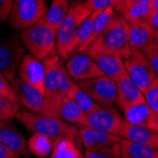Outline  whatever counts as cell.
Returning <instances> with one entry per match:
<instances>
[{"label": "cell", "instance_id": "6da1fadb", "mask_svg": "<svg viewBox=\"0 0 158 158\" xmlns=\"http://www.w3.org/2000/svg\"><path fill=\"white\" fill-rule=\"evenodd\" d=\"M30 132L49 138L53 146L61 140H70L80 148V129L69 125L59 118L44 116L31 112H21L15 117Z\"/></svg>", "mask_w": 158, "mask_h": 158}, {"label": "cell", "instance_id": "7a4b0ae2", "mask_svg": "<svg viewBox=\"0 0 158 158\" xmlns=\"http://www.w3.org/2000/svg\"><path fill=\"white\" fill-rule=\"evenodd\" d=\"M56 34L57 32L42 19L24 30L20 34V41L31 55L43 61L58 55L56 48Z\"/></svg>", "mask_w": 158, "mask_h": 158}, {"label": "cell", "instance_id": "3957f363", "mask_svg": "<svg viewBox=\"0 0 158 158\" xmlns=\"http://www.w3.org/2000/svg\"><path fill=\"white\" fill-rule=\"evenodd\" d=\"M45 66V97L52 104L60 97L66 96L74 84L59 55L43 60Z\"/></svg>", "mask_w": 158, "mask_h": 158}, {"label": "cell", "instance_id": "277c9868", "mask_svg": "<svg viewBox=\"0 0 158 158\" xmlns=\"http://www.w3.org/2000/svg\"><path fill=\"white\" fill-rule=\"evenodd\" d=\"M130 27L124 18L114 13L102 33L97 39L106 48L118 52L123 60L131 56Z\"/></svg>", "mask_w": 158, "mask_h": 158}, {"label": "cell", "instance_id": "5b68a950", "mask_svg": "<svg viewBox=\"0 0 158 158\" xmlns=\"http://www.w3.org/2000/svg\"><path fill=\"white\" fill-rule=\"evenodd\" d=\"M48 11L45 0H13L9 24L15 31H23L44 18Z\"/></svg>", "mask_w": 158, "mask_h": 158}, {"label": "cell", "instance_id": "8992f818", "mask_svg": "<svg viewBox=\"0 0 158 158\" xmlns=\"http://www.w3.org/2000/svg\"><path fill=\"white\" fill-rule=\"evenodd\" d=\"M91 12L86 9L83 2H74L70 5L69 10L56 34L57 53L62 58H65L67 49L72 41L79 26L87 18Z\"/></svg>", "mask_w": 158, "mask_h": 158}, {"label": "cell", "instance_id": "52a82bcc", "mask_svg": "<svg viewBox=\"0 0 158 158\" xmlns=\"http://www.w3.org/2000/svg\"><path fill=\"white\" fill-rule=\"evenodd\" d=\"M81 53L91 58L104 75L114 81L126 72L124 60L121 55L117 51L106 48L98 40H95Z\"/></svg>", "mask_w": 158, "mask_h": 158}, {"label": "cell", "instance_id": "ba28073f", "mask_svg": "<svg viewBox=\"0 0 158 158\" xmlns=\"http://www.w3.org/2000/svg\"><path fill=\"white\" fill-rule=\"evenodd\" d=\"M10 83L15 92L18 102L23 104L27 109L35 114L59 118L53 105L37 89L22 81L19 78H15Z\"/></svg>", "mask_w": 158, "mask_h": 158}, {"label": "cell", "instance_id": "9c48e42d", "mask_svg": "<svg viewBox=\"0 0 158 158\" xmlns=\"http://www.w3.org/2000/svg\"><path fill=\"white\" fill-rule=\"evenodd\" d=\"M25 49L19 38L10 35L0 40V72L10 82L16 78Z\"/></svg>", "mask_w": 158, "mask_h": 158}, {"label": "cell", "instance_id": "30bf717a", "mask_svg": "<svg viewBox=\"0 0 158 158\" xmlns=\"http://www.w3.org/2000/svg\"><path fill=\"white\" fill-rule=\"evenodd\" d=\"M124 66L129 77L135 81L142 93L157 76L149 59L142 51L136 48H132L131 56L124 60Z\"/></svg>", "mask_w": 158, "mask_h": 158}, {"label": "cell", "instance_id": "8fae6325", "mask_svg": "<svg viewBox=\"0 0 158 158\" xmlns=\"http://www.w3.org/2000/svg\"><path fill=\"white\" fill-rule=\"evenodd\" d=\"M75 82L100 106L112 105L116 102V81L106 75L90 80L76 81Z\"/></svg>", "mask_w": 158, "mask_h": 158}, {"label": "cell", "instance_id": "7c38bea8", "mask_svg": "<svg viewBox=\"0 0 158 158\" xmlns=\"http://www.w3.org/2000/svg\"><path fill=\"white\" fill-rule=\"evenodd\" d=\"M123 118L117 108L112 105L100 106L87 114L84 127L102 131L119 136V130Z\"/></svg>", "mask_w": 158, "mask_h": 158}, {"label": "cell", "instance_id": "4fadbf2b", "mask_svg": "<svg viewBox=\"0 0 158 158\" xmlns=\"http://www.w3.org/2000/svg\"><path fill=\"white\" fill-rule=\"evenodd\" d=\"M19 79L45 96V66L42 60L25 54L18 67Z\"/></svg>", "mask_w": 158, "mask_h": 158}, {"label": "cell", "instance_id": "5bb4252c", "mask_svg": "<svg viewBox=\"0 0 158 158\" xmlns=\"http://www.w3.org/2000/svg\"><path fill=\"white\" fill-rule=\"evenodd\" d=\"M117 83V98L116 102L118 107L124 111L128 107L145 102L142 91L135 81L125 72L116 80Z\"/></svg>", "mask_w": 158, "mask_h": 158}, {"label": "cell", "instance_id": "9a60e30c", "mask_svg": "<svg viewBox=\"0 0 158 158\" xmlns=\"http://www.w3.org/2000/svg\"><path fill=\"white\" fill-rule=\"evenodd\" d=\"M119 137L158 151V131L130 123L124 118L120 126Z\"/></svg>", "mask_w": 158, "mask_h": 158}, {"label": "cell", "instance_id": "2e32d148", "mask_svg": "<svg viewBox=\"0 0 158 158\" xmlns=\"http://www.w3.org/2000/svg\"><path fill=\"white\" fill-rule=\"evenodd\" d=\"M65 67L70 77L76 81L90 80L104 75L98 64L82 53L73 55L66 63Z\"/></svg>", "mask_w": 158, "mask_h": 158}, {"label": "cell", "instance_id": "e0dca14e", "mask_svg": "<svg viewBox=\"0 0 158 158\" xmlns=\"http://www.w3.org/2000/svg\"><path fill=\"white\" fill-rule=\"evenodd\" d=\"M0 142L21 155L28 156L31 153L26 138L13 125L11 119L0 121Z\"/></svg>", "mask_w": 158, "mask_h": 158}, {"label": "cell", "instance_id": "ac0fdd59", "mask_svg": "<svg viewBox=\"0 0 158 158\" xmlns=\"http://www.w3.org/2000/svg\"><path fill=\"white\" fill-rule=\"evenodd\" d=\"M123 113V118L128 122L158 131V114L152 110L146 102L128 107Z\"/></svg>", "mask_w": 158, "mask_h": 158}, {"label": "cell", "instance_id": "d6986e66", "mask_svg": "<svg viewBox=\"0 0 158 158\" xmlns=\"http://www.w3.org/2000/svg\"><path fill=\"white\" fill-rule=\"evenodd\" d=\"M114 10L130 25L147 22L153 10L149 3H135L131 2L130 0H125L117 5Z\"/></svg>", "mask_w": 158, "mask_h": 158}, {"label": "cell", "instance_id": "ffe728a7", "mask_svg": "<svg viewBox=\"0 0 158 158\" xmlns=\"http://www.w3.org/2000/svg\"><path fill=\"white\" fill-rule=\"evenodd\" d=\"M52 105L61 119L84 127L87 114L66 96L60 97Z\"/></svg>", "mask_w": 158, "mask_h": 158}, {"label": "cell", "instance_id": "44dd1931", "mask_svg": "<svg viewBox=\"0 0 158 158\" xmlns=\"http://www.w3.org/2000/svg\"><path fill=\"white\" fill-rule=\"evenodd\" d=\"M80 140L85 149H92L119 144L121 138L102 131L83 127L80 130Z\"/></svg>", "mask_w": 158, "mask_h": 158}, {"label": "cell", "instance_id": "7402d4cb", "mask_svg": "<svg viewBox=\"0 0 158 158\" xmlns=\"http://www.w3.org/2000/svg\"><path fill=\"white\" fill-rule=\"evenodd\" d=\"M155 41H156V31L148 22L131 25L130 27L131 48L143 51Z\"/></svg>", "mask_w": 158, "mask_h": 158}, {"label": "cell", "instance_id": "603a6c76", "mask_svg": "<svg viewBox=\"0 0 158 158\" xmlns=\"http://www.w3.org/2000/svg\"><path fill=\"white\" fill-rule=\"evenodd\" d=\"M102 11V10L92 12L90 15L79 26L78 30H77L72 41H71L69 47H68L67 55H66L65 58H67V57H69L71 55H73L75 53V51L78 50V48L89 39V37H90V35L92 33V30H93V26H94L95 20Z\"/></svg>", "mask_w": 158, "mask_h": 158}, {"label": "cell", "instance_id": "cb8c5ba5", "mask_svg": "<svg viewBox=\"0 0 158 158\" xmlns=\"http://www.w3.org/2000/svg\"><path fill=\"white\" fill-rule=\"evenodd\" d=\"M70 4L68 0H54L52 5L48 11L46 15L43 18L54 31L57 32L61 24L64 20L66 14L69 10Z\"/></svg>", "mask_w": 158, "mask_h": 158}, {"label": "cell", "instance_id": "d4e9b609", "mask_svg": "<svg viewBox=\"0 0 158 158\" xmlns=\"http://www.w3.org/2000/svg\"><path fill=\"white\" fill-rule=\"evenodd\" d=\"M119 146L121 158H158V151L145 145L121 138Z\"/></svg>", "mask_w": 158, "mask_h": 158}, {"label": "cell", "instance_id": "484cf974", "mask_svg": "<svg viewBox=\"0 0 158 158\" xmlns=\"http://www.w3.org/2000/svg\"><path fill=\"white\" fill-rule=\"evenodd\" d=\"M66 97L75 102L86 114L99 107V104L97 103L79 85H77L76 82H74V84L71 86V88L66 94Z\"/></svg>", "mask_w": 158, "mask_h": 158}, {"label": "cell", "instance_id": "4316f807", "mask_svg": "<svg viewBox=\"0 0 158 158\" xmlns=\"http://www.w3.org/2000/svg\"><path fill=\"white\" fill-rule=\"evenodd\" d=\"M114 13H116V11H114V8L111 6V7L105 9L104 10H102L98 14V16L95 20L92 33H91L89 39L78 48V51L80 53L82 52L86 48H88L95 40H97L99 37V35L102 33V31H104V28L106 27V26L108 25V23L110 22V20L112 19V17L114 16Z\"/></svg>", "mask_w": 158, "mask_h": 158}, {"label": "cell", "instance_id": "83f0119b", "mask_svg": "<svg viewBox=\"0 0 158 158\" xmlns=\"http://www.w3.org/2000/svg\"><path fill=\"white\" fill-rule=\"evenodd\" d=\"M27 146L32 154L40 158L47 157L54 147L49 138L40 134H33L27 141Z\"/></svg>", "mask_w": 158, "mask_h": 158}, {"label": "cell", "instance_id": "f1b7e54d", "mask_svg": "<svg viewBox=\"0 0 158 158\" xmlns=\"http://www.w3.org/2000/svg\"><path fill=\"white\" fill-rule=\"evenodd\" d=\"M80 148L70 140H61L54 145L50 158H82Z\"/></svg>", "mask_w": 158, "mask_h": 158}, {"label": "cell", "instance_id": "f546056e", "mask_svg": "<svg viewBox=\"0 0 158 158\" xmlns=\"http://www.w3.org/2000/svg\"><path fill=\"white\" fill-rule=\"evenodd\" d=\"M84 158H121V152L119 144L85 149Z\"/></svg>", "mask_w": 158, "mask_h": 158}, {"label": "cell", "instance_id": "4dcf8cb0", "mask_svg": "<svg viewBox=\"0 0 158 158\" xmlns=\"http://www.w3.org/2000/svg\"><path fill=\"white\" fill-rule=\"evenodd\" d=\"M18 102L0 95V121L12 119L19 113Z\"/></svg>", "mask_w": 158, "mask_h": 158}, {"label": "cell", "instance_id": "1f68e13d", "mask_svg": "<svg viewBox=\"0 0 158 158\" xmlns=\"http://www.w3.org/2000/svg\"><path fill=\"white\" fill-rule=\"evenodd\" d=\"M146 103L153 110L156 114H158V78L154 79V81L151 83L149 87L143 92Z\"/></svg>", "mask_w": 158, "mask_h": 158}, {"label": "cell", "instance_id": "d6a6232c", "mask_svg": "<svg viewBox=\"0 0 158 158\" xmlns=\"http://www.w3.org/2000/svg\"><path fill=\"white\" fill-rule=\"evenodd\" d=\"M142 52L149 59L156 75H158V41L156 40L155 42H153L151 46H149Z\"/></svg>", "mask_w": 158, "mask_h": 158}, {"label": "cell", "instance_id": "836d02e7", "mask_svg": "<svg viewBox=\"0 0 158 158\" xmlns=\"http://www.w3.org/2000/svg\"><path fill=\"white\" fill-rule=\"evenodd\" d=\"M0 95L9 98L14 102H18L17 97L14 92L11 83L8 81V79L0 72Z\"/></svg>", "mask_w": 158, "mask_h": 158}, {"label": "cell", "instance_id": "e575fe53", "mask_svg": "<svg viewBox=\"0 0 158 158\" xmlns=\"http://www.w3.org/2000/svg\"><path fill=\"white\" fill-rule=\"evenodd\" d=\"M113 0H86L83 2L84 7L91 13L98 10H104L112 6Z\"/></svg>", "mask_w": 158, "mask_h": 158}, {"label": "cell", "instance_id": "d590c367", "mask_svg": "<svg viewBox=\"0 0 158 158\" xmlns=\"http://www.w3.org/2000/svg\"><path fill=\"white\" fill-rule=\"evenodd\" d=\"M13 0H0V19L3 23H5L12 9Z\"/></svg>", "mask_w": 158, "mask_h": 158}, {"label": "cell", "instance_id": "8d00e7d4", "mask_svg": "<svg viewBox=\"0 0 158 158\" xmlns=\"http://www.w3.org/2000/svg\"><path fill=\"white\" fill-rule=\"evenodd\" d=\"M20 153L14 152L0 142V158H20Z\"/></svg>", "mask_w": 158, "mask_h": 158}, {"label": "cell", "instance_id": "74e56055", "mask_svg": "<svg viewBox=\"0 0 158 158\" xmlns=\"http://www.w3.org/2000/svg\"><path fill=\"white\" fill-rule=\"evenodd\" d=\"M155 31H158V10H152L151 16L147 21Z\"/></svg>", "mask_w": 158, "mask_h": 158}, {"label": "cell", "instance_id": "f35d334b", "mask_svg": "<svg viewBox=\"0 0 158 158\" xmlns=\"http://www.w3.org/2000/svg\"><path fill=\"white\" fill-rule=\"evenodd\" d=\"M151 5L153 10H158V0H152Z\"/></svg>", "mask_w": 158, "mask_h": 158}, {"label": "cell", "instance_id": "ab89813d", "mask_svg": "<svg viewBox=\"0 0 158 158\" xmlns=\"http://www.w3.org/2000/svg\"><path fill=\"white\" fill-rule=\"evenodd\" d=\"M131 2H135V3H152V0H130Z\"/></svg>", "mask_w": 158, "mask_h": 158}, {"label": "cell", "instance_id": "60d3db41", "mask_svg": "<svg viewBox=\"0 0 158 158\" xmlns=\"http://www.w3.org/2000/svg\"><path fill=\"white\" fill-rule=\"evenodd\" d=\"M124 1H125V0H113L112 7L114 8L117 5H118V4H120V3H122V2H124Z\"/></svg>", "mask_w": 158, "mask_h": 158}, {"label": "cell", "instance_id": "b9f144b4", "mask_svg": "<svg viewBox=\"0 0 158 158\" xmlns=\"http://www.w3.org/2000/svg\"><path fill=\"white\" fill-rule=\"evenodd\" d=\"M2 21H1V19H0V31H1V25H2Z\"/></svg>", "mask_w": 158, "mask_h": 158}, {"label": "cell", "instance_id": "7bdbcfd3", "mask_svg": "<svg viewBox=\"0 0 158 158\" xmlns=\"http://www.w3.org/2000/svg\"><path fill=\"white\" fill-rule=\"evenodd\" d=\"M156 40L158 41V31H156Z\"/></svg>", "mask_w": 158, "mask_h": 158}, {"label": "cell", "instance_id": "ee69618b", "mask_svg": "<svg viewBox=\"0 0 158 158\" xmlns=\"http://www.w3.org/2000/svg\"><path fill=\"white\" fill-rule=\"evenodd\" d=\"M157 78H158V75H157Z\"/></svg>", "mask_w": 158, "mask_h": 158}, {"label": "cell", "instance_id": "f6af8a7d", "mask_svg": "<svg viewBox=\"0 0 158 158\" xmlns=\"http://www.w3.org/2000/svg\"><path fill=\"white\" fill-rule=\"evenodd\" d=\"M82 158H84V156H83V157H82Z\"/></svg>", "mask_w": 158, "mask_h": 158}]
</instances>
